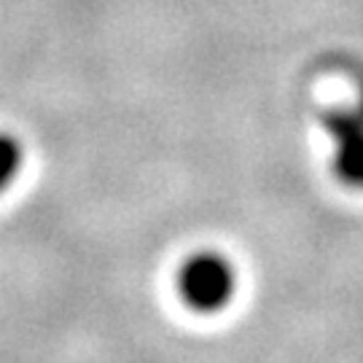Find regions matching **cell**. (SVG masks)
Here are the masks:
<instances>
[{
  "instance_id": "cell-1",
  "label": "cell",
  "mask_w": 363,
  "mask_h": 363,
  "mask_svg": "<svg viewBox=\"0 0 363 363\" xmlns=\"http://www.w3.org/2000/svg\"><path fill=\"white\" fill-rule=\"evenodd\" d=\"M178 298L199 315L226 310L237 296L240 274L229 256L218 250H196L178 267Z\"/></svg>"
},
{
  "instance_id": "cell-2",
  "label": "cell",
  "mask_w": 363,
  "mask_h": 363,
  "mask_svg": "<svg viewBox=\"0 0 363 363\" xmlns=\"http://www.w3.org/2000/svg\"><path fill=\"white\" fill-rule=\"evenodd\" d=\"M325 130L334 140V175L347 189L363 191V113L337 111L325 116Z\"/></svg>"
},
{
  "instance_id": "cell-3",
  "label": "cell",
  "mask_w": 363,
  "mask_h": 363,
  "mask_svg": "<svg viewBox=\"0 0 363 363\" xmlns=\"http://www.w3.org/2000/svg\"><path fill=\"white\" fill-rule=\"evenodd\" d=\"M22 162H25L22 143L13 135H9V132H0V191H6L16 181V175L22 169Z\"/></svg>"
}]
</instances>
